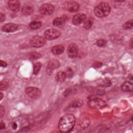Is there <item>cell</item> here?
Masks as SVG:
<instances>
[{
  "mask_svg": "<svg viewBox=\"0 0 133 133\" xmlns=\"http://www.w3.org/2000/svg\"><path fill=\"white\" fill-rule=\"evenodd\" d=\"M76 119L72 114H66L62 116L58 123V129L61 133H69L74 128Z\"/></svg>",
  "mask_w": 133,
  "mask_h": 133,
  "instance_id": "1",
  "label": "cell"
},
{
  "mask_svg": "<svg viewBox=\"0 0 133 133\" xmlns=\"http://www.w3.org/2000/svg\"><path fill=\"white\" fill-rule=\"evenodd\" d=\"M111 11V8L108 3L101 2L94 8V12L98 18H104L108 16Z\"/></svg>",
  "mask_w": 133,
  "mask_h": 133,
  "instance_id": "2",
  "label": "cell"
},
{
  "mask_svg": "<svg viewBox=\"0 0 133 133\" xmlns=\"http://www.w3.org/2000/svg\"><path fill=\"white\" fill-rule=\"evenodd\" d=\"M88 105L91 108L100 109L106 107L107 103L104 100L98 98H96L89 100Z\"/></svg>",
  "mask_w": 133,
  "mask_h": 133,
  "instance_id": "3",
  "label": "cell"
},
{
  "mask_svg": "<svg viewBox=\"0 0 133 133\" xmlns=\"http://www.w3.org/2000/svg\"><path fill=\"white\" fill-rule=\"evenodd\" d=\"M79 7V3L75 1H68L64 2L62 4V8L64 10L71 12L78 11Z\"/></svg>",
  "mask_w": 133,
  "mask_h": 133,
  "instance_id": "4",
  "label": "cell"
},
{
  "mask_svg": "<svg viewBox=\"0 0 133 133\" xmlns=\"http://www.w3.org/2000/svg\"><path fill=\"white\" fill-rule=\"evenodd\" d=\"M27 95L34 99H38L41 96V92L40 89L34 87H29L26 90Z\"/></svg>",
  "mask_w": 133,
  "mask_h": 133,
  "instance_id": "5",
  "label": "cell"
},
{
  "mask_svg": "<svg viewBox=\"0 0 133 133\" xmlns=\"http://www.w3.org/2000/svg\"><path fill=\"white\" fill-rule=\"evenodd\" d=\"M45 37L47 39L53 40L60 37L61 33L60 31L55 29H49L45 31Z\"/></svg>",
  "mask_w": 133,
  "mask_h": 133,
  "instance_id": "6",
  "label": "cell"
},
{
  "mask_svg": "<svg viewBox=\"0 0 133 133\" xmlns=\"http://www.w3.org/2000/svg\"><path fill=\"white\" fill-rule=\"evenodd\" d=\"M54 11V7L51 4H45L40 7L39 11L42 15H52Z\"/></svg>",
  "mask_w": 133,
  "mask_h": 133,
  "instance_id": "7",
  "label": "cell"
},
{
  "mask_svg": "<svg viewBox=\"0 0 133 133\" xmlns=\"http://www.w3.org/2000/svg\"><path fill=\"white\" fill-rule=\"evenodd\" d=\"M32 46L36 48H40L43 46L45 43L44 38L40 36H36L33 37L30 41Z\"/></svg>",
  "mask_w": 133,
  "mask_h": 133,
  "instance_id": "8",
  "label": "cell"
},
{
  "mask_svg": "<svg viewBox=\"0 0 133 133\" xmlns=\"http://www.w3.org/2000/svg\"><path fill=\"white\" fill-rule=\"evenodd\" d=\"M79 51V48L76 44L72 43L69 44L68 48V55L71 58H74L77 56Z\"/></svg>",
  "mask_w": 133,
  "mask_h": 133,
  "instance_id": "9",
  "label": "cell"
},
{
  "mask_svg": "<svg viewBox=\"0 0 133 133\" xmlns=\"http://www.w3.org/2000/svg\"><path fill=\"white\" fill-rule=\"evenodd\" d=\"M86 19V15L83 13H79L75 15L72 19V23L75 25H79L83 23Z\"/></svg>",
  "mask_w": 133,
  "mask_h": 133,
  "instance_id": "10",
  "label": "cell"
},
{
  "mask_svg": "<svg viewBox=\"0 0 133 133\" xmlns=\"http://www.w3.org/2000/svg\"><path fill=\"white\" fill-rule=\"evenodd\" d=\"M8 6L11 10L17 12L20 9V3L18 0H9Z\"/></svg>",
  "mask_w": 133,
  "mask_h": 133,
  "instance_id": "11",
  "label": "cell"
},
{
  "mask_svg": "<svg viewBox=\"0 0 133 133\" xmlns=\"http://www.w3.org/2000/svg\"><path fill=\"white\" fill-rule=\"evenodd\" d=\"M60 63L57 60H52L50 61L48 65L47 71L50 73L55 69H57L60 66Z\"/></svg>",
  "mask_w": 133,
  "mask_h": 133,
  "instance_id": "12",
  "label": "cell"
},
{
  "mask_svg": "<svg viewBox=\"0 0 133 133\" xmlns=\"http://www.w3.org/2000/svg\"><path fill=\"white\" fill-rule=\"evenodd\" d=\"M18 26L14 23H9L5 24L2 27V30L6 32H12L17 30Z\"/></svg>",
  "mask_w": 133,
  "mask_h": 133,
  "instance_id": "13",
  "label": "cell"
},
{
  "mask_svg": "<svg viewBox=\"0 0 133 133\" xmlns=\"http://www.w3.org/2000/svg\"><path fill=\"white\" fill-rule=\"evenodd\" d=\"M51 51L52 54L54 55H60L64 52L65 48L61 45H56L52 48Z\"/></svg>",
  "mask_w": 133,
  "mask_h": 133,
  "instance_id": "14",
  "label": "cell"
},
{
  "mask_svg": "<svg viewBox=\"0 0 133 133\" xmlns=\"http://www.w3.org/2000/svg\"><path fill=\"white\" fill-rule=\"evenodd\" d=\"M65 22V19L61 17L55 18L53 20V25L59 27H62L64 25Z\"/></svg>",
  "mask_w": 133,
  "mask_h": 133,
  "instance_id": "15",
  "label": "cell"
},
{
  "mask_svg": "<svg viewBox=\"0 0 133 133\" xmlns=\"http://www.w3.org/2000/svg\"><path fill=\"white\" fill-rule=\"evenodd\" d=\"M121 88L124 92H132L133 90V84L130 82H125L122 85Z\"/></svg>",
  "mask_w": 133,
  "mask_h": 133,
  "instance_id": "16",
  "label": "cell"
},
{
  "mask_svg": "<svg viewBox=\"0 0 133 133\" xmlns=\"http://www.w3.org/2000/svg\"><path fill=\"white\" fill-rule=\"evenodd\" d=\"M33 11V8L30 5H26L22 9V13L25 15H29L32 14Z\"/></svg>",
  "mask_w": 133,
  "mask_h": 133,
  "instance_id": "17",
  "label": "cell"
},
{
  "mask_svg": "<svg viewBox=\"0 0 133 133\" xmlns=\"http://www.w3.org/2000/svg\"><path fill=\"white\" fill-rule=\"evenodd\" d=\"M66 73L62 71H60L57 74L56 76V79L58 82L62 83L66 79Z\"/></svg>",
  "mask_w": 133,
  "mask_h": 133,
  "instance_id": "18",
  "label": "cell"
},
{
  "mask_svg": "<svg viewBox=\"0 0 133 133\" xmlns=\"http://www.w3.org/2000/svg\"><path fill=\"white\" fill-rule=\"evenodd\" d=\"M94 22V19L92 18H89L85 22L84 24V27L86 30L90 29L93 25Z\"/></svg>",
  "mask_w": 133,
  "mask_h": 133,
  "instance_id": "19",
  "label": "cell"
},
{
  "mask_svg": "<svg viewBox=\"0 0 133 133\" xmlns=\"http://www.w3.org/2000/svg\"><path fill=\"white\" fill-rule=\"evenodd\" d=\"M42 26V23L40 22L34 21L30 24V28L33 30H36L40 28Z\"/></svg>",
  "mask_w": 133,
  "mask_h": 133,
  "instance_id": "20",
  "label": "cell"
},
{
  "mask_svg": "<svg viewBox=\"0 0 133 133\" xmlns=\"http://www.w3.org/2000/svg\"><path fill=\"white\" fill-rule=\"evenodd\" d=\"M9 87V83L6 80H3L0 82V90H5Z\"/></svg>",
  "mask_w": 133,
  "mask_h": 133,
  "instance_id": "21",
  "label": "cell"
},
{
  "mask_svg": "<svg viewBox=\"0 0 133 133\" xmlns=\"http://www.w3.org/2000/svg\"><path fill=\"white\" fill-rule=\"evenodd\" d=\"M123 27L125 30L131 29L133 27L132 19H130L125 23L123 25Z\"/></svg>",
  "mask_w": 133,
  "mask_h": 133,
  "instance_id": "22",
  "label": "cell"
},
{
  "mask_svg": "<svg viewBox=\"0 0 133 133\" xmlns=\"http://www.w3.org/2000/svg\"><path fill=\"white\" fill-rule=\"evenodd\" d=\"M83 104V101L80 99L76 100L72 104V107L73 108H79L81 107Z\"/></svg>",
  "mask_w": 133,
  "mask_h": 133,
  "instance_id": "23",
  "label": "cell"
},
{
  "mask_svg": "<svg viewBox=\"0 0 133 133\" xmlns=\"http://www.w3.org/2000/svg\"><path fill=\"white\" fill-rule=\"evenodd\" d=\"M41 66L42 65L40 62H37L36 64H34L33 70V73L34 74H37L39 72V71L41 68Z\"/></svg>",
  "mask_w": 133,
  "mask_h": 133,
  "instance_id": "24",
  "label": "cell"
},
{
  "mask_svg": "<svg viewBox=\"0 0 133 133\" xmlns=\"http://www.w3.org/2000/svg\"><path fill=\"white\" fill-rule=\"evenodd\" d=\"M41 57L40 54L36 52H32L29 55V58L31 59H37L40 58Z\"/></svg>",
  "mask_w": 133,
  "mask_h": 133,
  "instance_id": "25",
  "label": "cell"
},
{
  "mask_svg": "<svg viewBox=\"0 0 133 133\" xmlns=\"http://www.w3.org/2000/svg\"><path fill=\"white\" fill-rule=\"evenodd\" d=\"M107 41L105 40L100 39L97 41V45L99 47H104L107 44Z\"/></svg>",
  "mask_w": 133,
  "mask_h": 133,
  "instance_id": "26",
  "label": "cell"
},
{
  "mask_svg": "<svg viewBox=\"0 0 133 133\" xmlns=\"http://www.w3.org/2000/svg\"><path fill=\"white\" fill-rule=\"evenodd\" d=\"M5 112V108L4 107L3 105H0V118L4 117Z\"/></svg>",
  "mask_w": 133,
  "mask_h": 133,
  "instance_id": "27",
  "label": "cell"
},
{
  "mask_svg": "<svg viewBox=\"0 0 133 133\" xmlns=\"http://www.w3.org/2000/svg\"><path fill=\"white\" fill-rule=\"evenodd\" d=\"M66 77H70L73 75V72L72 69H68L67 70V72L66 73Z\"/></svg>",
  "mask_w": 133,
  "mask_h": 133,
  "instance_id": "28",
  "label": "cell"
},
{
  "mask_svg": "<svg viewBox=\"0 0 133 133\" xmlns=\"http://www.w3.org/2000/svg\"><path fill=\"white\" fill-rule=\"evenodd\" d=\"M5 15L2 12H0V22H2L5 20Z\"/></svg>",
  "mask_w": 133,
  "mask_h": 133,
  "instance_id": "29",
  "label": "cell"
},
{
  "mask_svg": "<svg viewBox=\"0 0 133 133\" xmlns=\"http://www.w3.org/2000/svg\"><path fill=\"white\" fill-rule=\"evenodd\" d=\"M6 128L5 123L4 122H0V131L5 129Z\"/></svg>",
  "mask_w": 133,
  "mask_h": 133,
  "instance_id": "30",
  "label": "cell"
},
{
  "mask_svg": "<svg viewBox=\"0 0 133 133\" xmlns=\"http://www.w3.org/2000/svg\"><path fill=\"white\" fill-rule=\"evenodd\" d=\"M7 63L4 61L0 60V66L1 67H5L7 66Z\"/></svg>",
  "mask_w": 133,
  "mask_h": 133,
  "instance_id": "31",
  "label": "cell"
},
{
  "mask_svg": "<svg viewBox=\"0 0 133 133\" xmlns=\"http://www.w3.org/2000/svg\"><path fill=\"white\" fill-rule=\"evenodd\" d=\"M111 85V82L109 80L107 79L105 80L104 82V85L105 87H109Z\"/></svg>",
  "mask_w": 133,
  "mask_h": 133,
  "instance_id": "32",
  "label": "cell"
},
{
  "mask_svg": "<svg viewBox=\"0 0 133 133\" xmlns=\"http://www.w3.org/2000/svg\"><path fill=\"white\" fill-rule=\"evenodd\" d=\"M12 129L14 130H16L17 129V127H18V125L16 124V123H12V124H11Z\"/></svg>",
  "mask_w": 133,
  "mask_h": 133,
  "instance_id": "33",
  "label": "cell"
},
{
  "mask_svg": "<svg viewBox=\"0 0 133 133\" xmlns=\"http://www.w3.org/2000/svg\"><path fill=\"white\" fill-rule=\"evenodd\" d=\"M115 1L118 2H122L125 1L126 0H114Z\"/></svg>",
  "mask_w": 133,
  "mask_h": 133,
  "instance_id": "34",
  "label": "cell"
},
{
  "mask_svg": "<svg viewBox=\"0 0 133 133\" xmlns=\"http://www.w3.org/2000/svg\"><path fill=\"white\" fill-rule=\"evenodd\" d=\"M3 98V94L1 92H0V101H1Z\"/></svg>",
  "mask_w": 133,
  "mask_h": 133,
  "instance_id": "35",
  "label": "cell"
}]
</instances>
